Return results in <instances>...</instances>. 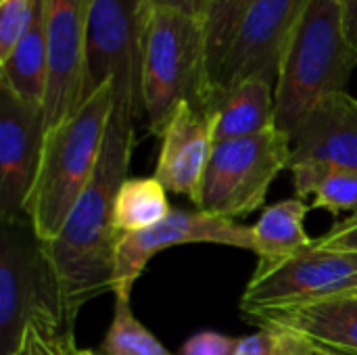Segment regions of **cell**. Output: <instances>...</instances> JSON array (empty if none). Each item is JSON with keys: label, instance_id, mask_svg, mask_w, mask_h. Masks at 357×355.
<instances>
[{"label": "cell", "instance_id": "obj_31", "mask_svg": "<svg viewBox=\"0 0 357 355\" xmlns=\"http://www.w3.org/2000/svg\"><path fill=\"white\" fill-rule=\"evenodd\" d=\"M314 355H333V354H331V352H324V349H318V347H316V354Z\"/></svg>", "mask_w": 357, "mask_h": 355}, {"label": "cell", "instance_id": "obj_4", "mask_svg": "<svg viewBox=\"0 0 357 355\" xmlns=\"http://www.w3.org/2000/svg\"><path fill=\"white\" fill-rule=\"evenodd\" d=\"M205 23L172 6H151L142 48V111L153 136L163 134L184 100L203 109Z\"/></svg>", "mask_w": 357, "mask_h": 355}, {"label": "cell", "instance_id": "obj_24", "mask_svg": "<svg viewBox=\"0 0 357 355\" xmlns=\"http://www.w3.org/2000/svg\"><path fill=\"white\" fill-rule=\"evenodd\" d=\"M36 0H2L0 2V63L13 52L25 36Z\"/></svg>", "mask_w": 357, "mask_h": 355}, {"label": "cell", "instance_id": "obj_11", "mask_svg": "<svg viewBox=\"0 0 357 355\" xmlns=\"http://www.w3.org/2000/svg\"><path fill=\"white\" fill-rule=\"evenodd\" d=\"M48 84L42 103L44 132L73 115L84 103V59L90 0H44Z\"/></svg>", "mask_w": 357, "mask_h": 355}, {"label": "cell", "instance_id": "obj_5", "mask_svg": "<svg viewBox=\"0 0 357 355\" xmlns=\"http://www.w3.org/2000/svg\"><path fill=\"white\" fill-rule=\"evenodd\" d=\"M29 322L67 333L56 274L29 222H0V355H10Z\"/></svg>", "mask_w": 357, "mask_h": 355}, {"label": "cell", "instance_id": "obj_25", "mask_svg": "<svg viewBox=\"0 0 357 355\" xmlns=\"http://www.w3.org/2000/svg\"><path fill=\"white\" fill-rule=\"evenodd\" d=\"M73 343V335H65L48 326L29 322L17 349L10 355H69Z\"/></svg>", "mask_w": 357, "mask_h": 355}, {"label": "cell", "instance_id": "obj_23", "mask_svg": "<svg viewBox=\"0 0 357 355\" xmlns=\"http://www.w3.org/2000/svg\"><path fill=\"white\" fill-rule=\"evenodd\" d=\"M316 347L303 337L276 328V326H259L255 335L238 339L234 355H314Z\"/></svg>", "mask_w": 357, "mask_h": 355}, {"label": "cell", "instance_id": "obj_33", "mask_svg": "<svg viewBox=\"0 0 357 355\" xmlns=\"http://www.w3.org/2000/svg\"><path fill=\"white\" fill-rule=\"evenodd\" d=\"M98 355H100V354H98Z\"/></svg>", "mask_w": 357, "mask_h": 355}, {"label": "cell", "instance_id": "obj_20", "mask_svg": "<svg viewBox=\"0 0 357 355\" xmlns=\"http://www.w3.org/2000/svg\"><path fill=\"white\" fill-rule=\"evenodd\" d=\"M165 186L155 178H126L115 199V230L130 234L163 222L172 213Z\"/></svg>", "mask_w": 357, "mask_h": 355}, {"label": "cell", "instance_id": "obj_18", "mask_svg": "<svg viewBox=\"0 0 357 355\" xmlns=\"http://www.w3.org/2000/svg\"><path fill=\"white\" fill-rule=\"evenodd\" d=\"M312 209L303 199H284L264 209L253 226V253L257 266L282 264L303 249L312 247L314 239L305 230V216Z\"/></svg>", "mask_w": 357, "mask_h": 355}, {"label": "cell", "instance_id": "obj_19", "mask_svg": "<svg viewBox=\"0 0 357 355\" xmlns=\"http://www.w3.org/2000/svg\"><path fill=\"white\" fill-rule=\"evenodd\" d=\"M297 199L314 197L312 209H326L333 216L357 211V172L326 163H299L291 167Z\"/></svg>", "mask_w": 357, "mask_h": 355}, {"label": "cell", "instance_id": "obj_9", "mask_svg": "<svg viewBox=\"0 0 357 355\" xmlns=\"http://www.w3.org/2000/svg\"><path fill=\"white\" fill-rule=\"evenodd\" d=\"M188 243H211L236 249H253V226L238 224L207 211L174 209L163 222L130 234H119L115 249V299L130 301L132 289L146 264L161 251L188 245Z\"/></svg>", "mask_w": 357, "mask_h": 355}, {"label": "cell", "instance_id": "obj_34", "mask_svg": "<svg viewBox=\"0 0 357 355\" xmlns=\"http://www.w3.org/2000/svg\"><path fill=\"white\" fill-rule=\"evenodd\" d=\"M333 355H335V354H333Z\"/></svg>", "mask_w": 357, "mask_h": 355}, {"label": "cell", "instance_id": "obj_28", "mask_svg": "<svg viewBox=\"0 0 357 355\" xmlns=\"http://www.w3.org/2000/svg\"><path fill=\"white\" fill-rule=\"evenodd\" d=\"M155 6H172L178 10H184L188 15H195L199 19H205V13L209 8V0H153Z\"/></svg>", "mask_w": 357, "mask_h": 355}, {"label": "cell", "instance_id": "obj_8", "mask_svg": "<svg viewBox=\"0 0 357 355\" xmlns=\"http://www.w3.org/2000/svg\"><path fill=\"white\" fill-rule=\"evenodd\" d=\"M357 291V251L312 247L276 266H257L241 297L243 314L303 305Z\"/></svg>", "mask_w": 357, "mask_h": 355}, {"label": "cell", "instance_id": "obj_21", "mask_svg": "<svg viewBox=\"0 0 357 355\" xmlns=\"http://www.w3.org/2000/svg\"><path fill=\"white\" fill-rule=\"evenodd\" d=\"M251 0H209V8L205 13V96L203 111L209 100V94L215 86L218 73L234 44L243 17L249 8Z\"/></svg>", "mask_w": 357, "mask_h": 355}, {"label": "cell", "instance_id": "obj_30", "mask_svg": "<svg viewBox=\"0 0 357 355\" xmlns=\"http://www.w3.org/2000/svg\"><path fill=\"white\" fill-rule=\"evenodd\" d=\"M69 355H84V349H77L75 347V343L71 345V349H69Z\"/></svg>", "mask_w": 357, "mask_h": 355}, {"label": "cell", "instance_id": "obj_27", "mask_svg": "<svg viewBox=\"0 0 357 355\" xmlns=\"http://www.w3.org/2000/svg\"><path fill=\"white\" fill-rule=\"evenodd\" d=\"M314 247L328 251H357V211L335 222L328 232L314 239Z\"/></svg>", "mask_w": 357, "mask_h": 355}, {"label": "cell", "instance_id": "obj_13", "mask_svg": "<svg viewBox=\"0 0 357 355\" xmlns=\"http://www.w3.org/2000/svg\"><path fill=\"white\" fill-rule=\"evenodd\" d=\"M213 146L209 115L188 100L180 103L161 134L155 178L167 192L184 195L199 207Z\"/></svg>", "mask_w": 357, "mask_h": 355}, {"label": "cell", "instance_id": "obj_14", "mask_svg": "<svg viewBox=\"0 0 357 355\" xmlns=\"http://www.w3.org/2000/svg\"><path fill=\"white\" fill-rule=\"evenodd\" d=\"M299 163L357 172V98L337 92L316 105L293 136L289 169Z\"/></svg>", "mask_w": 357, "mask_h": 355}, {"label": "cell", "instance_id": "obj_6", "mask_svg": "<svg viewBox=\"0 0 357 355\" xmlns=\"http://www.w3.org/2000/svg\"><path fill=\"white\" fill-rule=\"evenodd\" d=\"M153 0H90L84 100L113 84L115 105L142 109V48Z\"/></svg>", "mask_w": 357, "mask_h": 355}, {"label": "cell", "instance_id": "obj_26", "mask_svg": "<svg viewBox=\"0 0 357 355\" xmlns=\"http://www.w3.org/2000/svg\"><path fill=\"white\" fill-rule=\"evenodd\" d=\"M238 339L215 331H201L192 335L180 349V355H234Z\"/></svg>", "mask_w": 357, "mask_h": 355}, {"label": "cell", "instance_id": "obj_12", "mask_svg": "<svg viewBox=\"0 0 357 355\" xmlns=\"http://www.w3.org/2000/svg\"><path fill=\"white\" fill-rule=\"evenodd\" d=\"M44 142L42 107L0 86V222L25 218Z\"/></svg>", "mask_w": 357, "mask_h": 355}, {"label": "cell", "instance_id": "obj_29", "mask_svg": "<svg viewBox=\"0 0 357 355\" xmlns=\"http://www.w3.org/2000/svg\"><path fill=\"white\" fill-rule=\"evenodd\" d=\"M343 4V15H345V27L347 36L357 50V0H341Z\"/></svg>", "mask_w": 357, "mask_h": 355}, {"label": "cell", "instance_id": "obj_7", "mask_svg": "<svg viewBox=\"0 0 357 355\" xmlns=\"http://www.w3.org/2000/svg\"><path fill=\"white\" fill-rule=\"evenodd\" d=\"M293 140L276 126L245 138L215 142L197 209L238 220L266 203L272 182L291 165Z\"/></svg>", "mask_w": 357, "mask_h": 355}, {"label": "cell", "instance_id": "obj_15", "mask_svg": "<svg viewBox=\"0 0 357 355\" xmlns=\"http://www.w3.org/2000/svg\"><path fill=\"white\" fill-rule=\"evenodd\" d=\"M255 326L291 331L314 347L335 355H357V291L303 305L245 314Z\"/></svg>", "mask_w": 357, "mask_h": 355}, {"label": "cell", "instance_id": "obj_22", "mask_svg": "<svg viewBox=\"0 0 357 355\" xmlns=\"http://www.w3.org/2000/svg\"><path fill=\"white\" fill-rule=\"evenodd\" d=\"M100 355H172L157 337L146 331L134 316L130 301L115 299L113 320L105 335Z\"/></svg>", "mask_w": 357, "mask_h": 355}, {"label": "cell", "instance_id": "obj_16", "mask_svg": "<svg viewBox=\"0 0 357 355\" xmlns=\"http://www.w3.org/2000/svg\"><path fill=\"white\" fill-rule=\"evenodd\" d=\"M276 86L261 77H251L218 94L207 107L213 142L259 134L274 126Z\"/></svg>", "mask_w": 357, "mask_h": 355}, {"label": "cell", "instance_id": "obj_10", "mask_svg": "<svg viewBox=\"0 0 357 355\" xmlns=\"http://www.w3.org/2000/svg\"><path fill=\"white\" fill-rule=\"evenodd\" d=\"M310 2L312 0H251L205 111L218 94L251 77H261L272 86L278 84L284 48Z\"/></svg>", "mask_w": 357, "mask_h": 355}, {"label": "cell", "instance_id": "obj_17", "mask_svg": "<svg viewBox=\"0 0 357 355\" xmlns=\"http://www.w3.org/2000/svg\"><path fill=\"white\" fill-rule=\"evenodd\" d=\"M48 84V40H46V6L44 0L33 2V17L13 48L0 63V86L8 88L25 103L42 107Z\"/></svg>", "mask_w": 357, "mask_h": 355}, {"label": "cell", "instance_id": "obj_3", "mask_svg": "<svg viewBox=\"0 0 357 355\" xmlns=\"http://www.w3.org/2000/svg\"><path fill=\"white\" fill-rule=\"evenodd\" d=\"M357 67L341 0H312L284 48L274 92V126L291 140L331 94L347 92Z\"/></svg>", "mask_w": 357, "mask_h": 355}, {"label": "cell", "instance_id": "obj_32", "mask_svg": "<svg viewBox=\"0 0 357 355\" xmlns=\"http://www.w3.org/2000/svg\"><path fill=\"white\" fill-rule=\"evenodd\" d=\"M84 355H98L96 352H90V349H84Z\"/></svg>", "mask_w": 357, "mask_h": 355}, {"label": "cell", "instance_id": "obj_2", "mask_svg": "<svg viewBox=\"0 0 357 355\" xmlns=\"http://www.w3.org/2000/svg\"><path fill=\"white\" fill-rule=\"evenodd\" d=\"M115 105L113 84L88 96L79 109L44 132L36 178L25 201V220L42 243L59 236L75 201L90 184Z\"/></svg>", "mask_w": 357, "mask_h": 355}, {"label": "cell", "instance_id": "obj_1", "mask_svg": "<svg viewBox=\"0 0 357 355\" xmlns=\"http://www.w3.org/2000/svg\"><path fill=\"white\" fill-rule=\"evenodd\" d=\"M136 113L130 107L113 105L100 159L90 184L75 201L59 236L42 243L56 274L67 333L73 335L77 314L92 299L113 293L115 249V199L128 178L134 144Z\"/></svg>", "mask_w": 357, "mask_h": 355}]
</instances>
